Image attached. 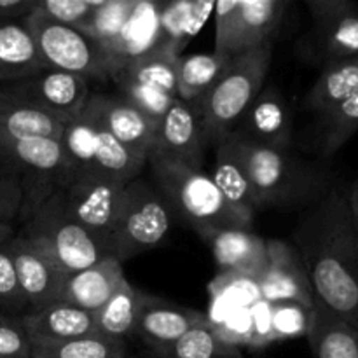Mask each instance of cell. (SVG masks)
Returning <instances> with one entry per match:
<instances>
[{
  "label": "cell",
  "instance_id": "6da1fadb",
  "mask_svg": "<svg viewBox=\"0 0 358 358\" xmlns=\"http://www.w3.org/2000/svg\"><path fill=\"white\" fill-rule=\"evenodd\" d=\"M317 303L358 331V236L346 192L332 187L294 229Z\"/></svg>",
  "mask_w": 358,
  "mask_h": 358
},
{
  "label": "cell",
  "instance_id": "7a4b0ae2",
  "mask_svg": "<svg viewBox=\"0 0 358 358\" xmlns=\"http://www.w3.org/2000/svg\"><path fill=\"white\" fill-rule=\"evenodd\" d=\"M227 138L233 142L262 208H310L334 187L331 171L313 161L290 150L252 145L233 135Z\"/></svg>",
  "mask_w": 358,
  "mask_h": 358
},
{
  "label": "cell",
  "instance_id": "3957f363",
  "mask_svg": "<svg viewBox=\"0 0 358 358\" xmlns=\"http://www.w3.org/2000/svg\"><path fill=\"white\" fill-rule=\"evenodd\" d=\"M154 185L171 212L178 213L201 238L220 229H252L254 217L227 203L213 178L177 161L149 156Z\"/></svg>",
  "mask_w": 358,
  "mask_h": 358
},
{
  "label": "cell",
  "instance_id": "277c9868",
  "mask_svg": "<svg viewBox=\"0 0 358 358\" xmlns=\"http://www.w3.org/2000/svg\"><path fill=\"white\" fill-rule=\"evenodd\" d=\"M273 59V44L243 52L231 59L213 86L192 101L205 145H219L231 136L266 84Z\"/></svg>",
  "mask_w": 358,
  "mask_h": 358
},
{
  "label": "cell",
  "instance_id": "5b68a950",
  "mask_svg": "<svg viewBox=\"0 0 358 358\" xmlns=\"http://www.w3.org/2000/svg\"><path fill=\"white\" fill-rule=\"evenodd\" d=\"M59 143L65 157L63 173L107 175L129 184L147 166L145 157L126 149L105 128L91 96L83 112L65 124Z\"/></svg>",
  "mask_w": 358,
  "mask_h": 358
},
{
  "label": "cell",
  "instance_id": "8992f818",
  "mask_svg": "<svg viewBox=\"0 0 358 358\" xmlns=\"http://www.w3.org/2000/svg\"><path fill=\"white\" fill-rule=\"evenodd\" d=\"M21 224V236L65 275L90 268L107 257L90 231L70 213L58 189Z\"/></svg>",
  "mask_w": 358,
  "mask_h": 358
},
{
  "label": "cell",
  "instance_id": "52a82bcc",
  "mask_svg": "<svg viewBox=\"0 0 358 358\" xmlns=\"http://www.w3.org/2000/svg\"><path fill=\"white\" fill-rule=\"evenodd\" d=\"M171 213L156 185L142 178L126 184L108 241V257L126 262L156 248L170 231Z\"/></svg>",
  "mask_w": 358,
  "mask_h": 358
},
{
  "label": "cell",
  "instance_id": "ba28073f",
  "mask_svg": "<svg viewBox=\"0 0 358 358\" xmlns=\"http://www.w3.org/2000/svg\"><path fill=\"white\" fill-rule=\"evenodd\" d=\"M23 23L34 37L45 69L69 72L87 80L112 79L117 69L115 62L93 37L35 10Z\"/></svg>",
  "mask_w": 358,
  "mask_h": 358
},
{
  "label": "cell",
  "instance_id": "9c48e42d",
  "mask_svg": "<svg viewBox=\"0 0 358 358\" xmlns=\"http://www.w3.org/2000/svg\"><path fill=\"white\" fill-rule=\"evenodd\" d=\"M285 0H222L213 6V55L227 65L233 58L264 45H275L285 17Z\"/></svg>",
  "mask_w": 358,
  "mask_h": 358
},
{
  "label": "cell",
  "instance_id": "30bf717a",
  "mask_svg": "<svg viewBox=\"0 0 358 358\" xmlns=\"http://www.w3.org/2000/svg\"><path fill=\"white\" fill-rule=\"evenodd\" d=\"M65 157L59 140L44 136L0 135V170L14 175L23 191L24 205L20 222L58 189Z\"/></svg>",
  "mask_w": 358,
  "mask_h": 358
},
{
  "label": "cell",
  "instance_id": "8fae6325",
  "mask_svg": "<svg viewBox=\"0 0 358 358\" xmlns=\"http://www.w3.org/2000/svg\"><path fill=\"white\" fill-rule=\"evenodd\" d=\"M311 30L301 42L304 58L322 70L358 58V3L353 0H306Z\"/></svg>",
  "mask_w": 358,
  "mask_h": 358
},
{
  "label": "cell",
  "instance_id": "7c38bea8",
  "mask_svg": "<svg viewBox=\"0 0 358 358\" xmlns=\"http://www.w3.org/2000/svg\"><path fill=\"white\" fill-rule=\"evenodd\" d=\"M126 182L98 173H63L58 191L70 213L90 231L108 257V241L117 219Z\"/></svg>",
  "mask_w": 358,
  "mask_h": 358
},
{
  "label": "cell",
  "instance_id": "4fadbf2b",
  "mask_svg": "<svg viewBox=\"0 0 358 358\" xmlns=\"http://www.w3.org/2000/svg\"><path fill=\"white\" fill-rule=\"evenodd\" d=\"M0 87L10 96L44 112L62 124L73 121L83 112L91 96L90 80L51 69Z\"/></svg>",
  "mask_w": 358,
  "mask_h": 358
},
{
  "label": "cell",
  "instance_id": "5bb4252c",
  "mask_svg": "<svg viewBox=\"0 0 358 358\" xmlns=\"http://www.w3.org/2000/svg\"><path fill=\"white\" fill-rule=\"evenodd\" d=\"M266 245L268 262L261 278L255 282L261 296L276 306L296 304L304 310H311L315 304L313 289L297 248L276 238L266 240Z\"/></svg>",
  "mask_w": 358,
  "mask_h": 358
},
{
  "label": "cell",
  "instance_id": "9a60e30c",
  "mask_svg": "<svg viewBox=\"0 0 358 358\" xmlns=\"http://www.w3.org/2000/svg\"><path fill=\"white\" fill-rule=\"evenodd\" d=\"M292 108L280 87L264 84L234 129L233 136L276 150H290L292 143Z\"/></svg>",
  "mask_w": 358,
  "mask_h": 358
},
{
  "label": "cell",
  "instance_id": "2e32d148",
  "mask_svg": "<svg viewBox=\"0 0 358 358\" xmlns=\"http://www.w3.org/2000/svg\"><path fill=\"white\" fill-rule=\"evenodd\" d=\"M205 320L208 318L201 311L142 292L135 336L161 355Z\"/></svg>",
  "mask_w": 358,
  "mask_h": 358
},
{
  "label": "cell",
  "instance_id": "e0dca14e",
  "mask_svg": "<svg viewBox=\"0 0 358 358\" xmlns=\"http://www.w3.org/2000/svg\"><path fill=\"white\" fill-rule=\"evenodd\" d=\"M205 147L201 124L194 108L191 103L177 98L164 117L157 122L156 138L149 156L164 157L201 170Z\"/></svg>",
  "mask_w": 358,
  "mask_h": 358
},
{
  "label": "cell",
  "instance_id": "ac0fdd59",
  "mask_svg": "<svg viewBox=\"0 0 358 358\" xmlns=\"http://www.w3.org/2000/svg\"><path fill=\"white\" fill-rule=\"evenodd\" d=\"M7 248L13 259L17 283L30 311L58 303L65 273L56 269L48 259L42 257L20 233H16V236L7 243Z\"/></svg>",
  "mask_w": 358,
  "mask_h": 358
},
{
  "label": "cell",
  "instance_id": "d6986e66",
  "mask_svg": "<svg viewBox=\"0 0 358 358\" xmlns=\"http://www.w3.org/2000/svg\"><path fill=\"white\" fill-rule=\"evenodd\" d=\"M203 240L212 248L213 259L220 273L243 276L257 282L268 262L266 238L252 229L212 231Z\"/></svg>",
  "mask_w": 358,
  "mask_h": 358
},
{
  "label": "cell",
  "instance_id": "ffe728a7",
  "mask_svg": "<svg viewBox=\"0 0 358 358\" xmlns=\"http://www.w3.org/2000/svg\"><path fill=\"white\" fill-rule=\"evenodd\" d=\"M126 280L122 262L105 257L96 264L63 276L58 301L96 313Z\"/></svg>",
  "mask_w": 358,
  "mask_h": 358
},
{
  "label": "cell",
  "instance_id": "44dd1931",
  "mask_svg": "<svg viewBox=\"0 0 358 358\" xmlns=\"http://www.w3.org/2000/svg\"><path fill=\"white\" fill-rule=\"evenodd\" d=\"M91 101L96 107L101 122L114 135V138L126 149L147 159L152 152L156 138V122L150 121L121 94L96 93L91 94Z\"/></svg>",
  "mask_w": 358,
  "mask_h": 358
},
{
  "label": "cell",
  "instance_id": "7402d4cb",
  "mask_svg": "<svg viewBox=\"0 0 358 358\" xmlns=\"http://www.w3.org/2000/svg\"><path fill=\"white\" fill-rule=\"evenodd\" d=\"M31 345L59 343L96 332L94 315L69 303H52L21 317Z\"/></svg>",
  "mask_w": 358,
  "mask_h": 358
},
{
  "label": "cell",
  "instance_id": "603a6c76",
  "mask_svg": "<svg viewBox=\"0 0 358 358\" xmlns=\"http://www.w3.org/2000/svg\"><path fill=\"white\" fill-rule=\"evenodd\" d=\"M306 339L315 358H358V331L315 301Z\"/></svg>",
  "mask_w": 358,
  "mask_h": 358
},
{
  "label": "cell",
  "instance_id": "cb8c5ba5",
  "mask_svg": "<svg viewBox=\"0 0 358 358\" xmlns=\"http://www.w3.org/2000/svg\"><path fill=\"white\" fill-rule=\"evenodd\" d=\"M210 177L213 178L227 203L234 208L250 217H255V213L262 210L250 177L229 138L215 147V161Z\"/></svg>",
  "mask_w": 358,
  "mask_h": 358
},
{
  "label": "cell",
  "instance_id": "d4e9b609",
  "mask_svg": "<svg viewBox=\"0 0 358 358\" xmlns=\"http://www.w3.org/2000/svg\"><path fill=\"white\" fill-rule=\"evenodd\" d=\"M45 70L34 37L17 23H0V84L17 83Z\"/></svg>",
  "mask_w": 358,
  "mask_h": 358
},
{
  "label": "cell",
  "instance_id": "484cf974",
  "mask_svg": "<svg viewBox=\"0 0 358 358\" xmlns=\"http://www.w3.org/2000/svg\"><path fill=\"white\" fill-rule=\"evenodd\" d=\"M180 56L168 42L159 38V42L149 51L133 56L117 66L112 77H126L177 96V65Z\"/></svg>",
  "mask_w": 358,
  "mask_h": 358
},
{
  "label": "cell",
  "instance_id": "4316f807",
  "mask_svg": "<svg viewBox=\"0 0 358 358\" xmlns=\"http://www.w3.org/2000/svg\"><path fill=\"white\" fill-rule=\"evenodd\" d=\"M63 128L65 124L10 96L0 87V135L2 136H14V138L44 136V138L59 140Z\"/></svg>",
  "mask_w": 358,
  "mask_h": 358
},
{
  "label": "cell",
  "instance_id": "83f0119b",
  "mask_svg": "<svg viewBox=\"0 0 358 358\" xmlns=\"http://www.w3.org/2000/svg\"><path fill=\"white\" fill-rule=\"evenodd\" d=\"M358 91V58L336 63L322 70L304 96V108L322 114Z\"/></svg>",
  "mask_w": 358,
  "mask_h": 358
},
{
  "label": "cell",
  "instance_id": "f1b7e54d",
  "mask_svg": "<svg viewBox=\"0 0 358 358\" xmlns=\"http://www.w3.org/2000/svg\"><path fill=\"white\" fill-rule=\"evenodd\" d=\"M140 294L142 290L133 289L128 280H124L114 292V296L94 313L98 334L112 339H121V341H126V338L129 336H135Z\"/></svg>",
  "mask_w": 358,
  "mask_h": 358
},
{
  "label": "cell",
  "instance_id": "f546056e",
  "mask_svg": "<svg viewBox=\"0 0 358 358\" xmlns=\"http://www.w3.org/2000/svg\"><path fill=\"white\" fill-rule=\"evenodd\" d=\"M317 147L324 157H331L358 131V91L318 114Z\"/></svg>",
  "mask_w": 358,
  "mask_h": 358
},
{
  "label": "cell",
  "instance_id": "4dcf8cb0",
  "mask_svg": "<svg viewBox=\"0 0 358 358\" xmlns=\"http://www.w3.org/2000/svg\"><path fill=\"white\" fill-rule=\"evenodd\" d=\"M215 2L159 3L161 38L180 55L189 38L201 28Z\"/></svg>",
  "mask_w": 358,
  "mask_h": 358
},
{
  "label": "cell",
  "instance_id": "1f68e13d",
  "mask_svg": "<svg viewBox=\"0 0 358 358\" xmlns=\"http://www.w3.org/2000/svg\"><path fill=\"white\" fill-rule=\"evenodd\" d=\"M31 358H128L126 341L98 332L59 343L31 345Z\"/></svg>",
  "mask_w": 358,
  "mask_h": 358
},
{
  "label": "cell",
  "instance_id": "d6a6232c",
  "mask_svg": "<svg viewBox=\"0 0 358 358\" xmlns=\"http://www.w3.org/2000/svg\"><path fill=\"white\" fill-rule=\"evenodd\" d=\"M224 63L213 52L180 56L177 65V98L192 103L199 100L224 70Z\"/></svg>",
  "mask_w": 358,
  "mask_h": 358
},
{
  "label": "cell",
  "instance_id": "836d02e7",
  "mask_svg": "<svg viewBox=\"0 0 358 358\" xmlns=\"http://www.w3.org/2000/svg\"><path fill=\"white\" fill-rule=\"evenodd\" d=\"M161 358H243L240 350L224 339L208 320L184 336L177 345L168 348Z\"/></svg>",
  "mask_w": 358,
  "mask_h": 358
},
{
  "label": "cell",
  "instance_id": "e575fe53",
  "mask_svg": "<svg viewBox=\"0 0 358 358\" xmlns=\"http://www.w3.org/2000/svg\"><path fill=\"white\" fill-rule=\"evenodd\" d=\"M135 0H101L90 20L77 30L100 42L105 49H110L124 31L136 9ZM110 55V52H108Z\"/></svg>",
  "mask_w": 358,
  "mask_h": 358
},
{
  "label": "cell",
  "instance_id": "d590c367",
  "mask_svg": "<svg viewBox=\"0 0 358 358\" xmlns=\"http://www.w3.org/2000/svg\"><path fill=\"white\" fill-rule=\"evenodd\" d=\"M110 80H114L119 90V94L126 101H129L133 107L138 108L142 114H145L156 124L164 117L168 108L177 100V96L166 93V91L147 86V84L142 83H136V80L126 79V77L114 76Z\"/></svg>",
  "mask_w": 358,
  "mask_h": 358
},
{
  "label": "cell",
  "instance_id": "8d00e7d4",
  "mask_svg": "<svg viewBox=\"0 0 358 358\" xmlns=\"http://www.w3.org/2000/svg\"><path fill=\"white\" fill-rule=\"evenodd\" d=\"M7 243L0 245V313L23 317L24 313L30 311V308H28L27 299L17 283Z\"/></svg>",
  "mask_w": 358,
  "mask_h": 358
},
{
  "label": "cell",
  "instance_id": "74e56055",
  "mask_svg": "<svg viewBox=\"0 0 358 358\" xmlns=\"http://www.w3.org/2000/svg\"><path fill=\"white\" fill-rule=\"evenodd\" d=\"M101 0H37L35 13L69 27L80 28Z\"/></svg>",
  "mask_w": 358,
  "mask_h": 358
},
{
  "label": "cell",
  "instance_id": "f35d334b",
  "mask_svg": "<svg viewBox=\"0 0 358 358\" xmlns=\"http://www.w3.org/2000/svg\"><path fill=\"white\" fill-rule=\"evenodd\" d=\"M0 358H31V341L21 317L0 313Z\"/></svg>",
  "mask_w": 358,
  "mask_h": 358
},
{
  "label": "cell",
  "instance_id": "ab89813d",
  "mask_svg": "<svg viewBox=\"0 0 358 358\" xmlns=\"http://www.w3.org/2000/svg\"><path fill=\"white\" fill-rule=\"evenodd\" d=\"M23 191L14 175L0 170V222L14 224L23 213Z\"/></svg>",
  "mask_w": 358,
  "mask_h": 358
},
{
  "label": "cell",
  "instance_id": "60d3db41",
  "mask_svg": "<svg viewBox=\"0 0 358 358\" xmlns=\"http://www.w3.org/2000/svg\"><path fill=\"white\" fill-rule=\"evenodd\" d=\"M37 7V0H0V23L24 21Z\"/></svg>",
  "mask_w": 358,
  "mask_h": 358
},
{
  "label": "cell",
  "instance_id": "b9f144b4",
  "mask_svg": "<svg viewBox=\"0 0 358 358\" xmlns=\"http://www.w3.org/2000/svg\"><path fill=\"white\" fill-rule=\"evenodd\" d=\"M16 236V229H14V224L9 222H0V245H6L7 241H10Z\"/></svg>",
  "mask_w": 358,
  "mask_h": 358
},
{
  "label": "cell",
  "instance_id": "7bdbcfd3",
  "mask_svg": "<svg viewBox=\"0 0 358 358\" xmlns=\"http://www.w3.org/2000/svg\"><path fill=\"white\" fill-rule=\"evenodd\" d=\"M346 199H348L350 210H352L353 215L358 217V182L352 189H350L348 192H346Z\"/></svg>",
  "mask_w": 358,
  "mask_h": 358
},
{
  "label": "cell",
  "instance_id": "ee69618b",
  "mask_svg": "<svg viewBox=\"0 0 358 358\" xmlns=\"http://www.w3.org/2000/svg\"><path fill=\"white\" fill-rule=\"evenodd\" d=\"M353 222H355V229H357V236H358V217L353 215Z\"/></svg>",
  "mask_w": 358,
  "mask_h": 358
},
{
  "label": "cell",
  "instance_id": "f6af8a7d",
  "mask_svg": "<svg viewBox=\"0 0 358 358\" xmlns=\"http://www.w3.org/2000/svg\"><path fill=\"white\" fill-rule=\"evenodd\" d=\"M128 358H131V357H128Z\"/></svg>",
  "mask_w": 358,
  "mask_h": 358
}]
</instances>
